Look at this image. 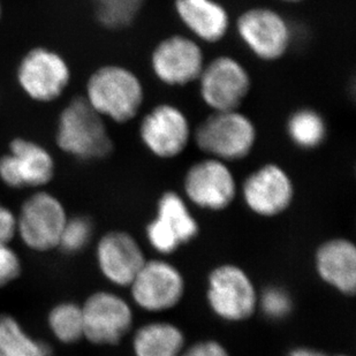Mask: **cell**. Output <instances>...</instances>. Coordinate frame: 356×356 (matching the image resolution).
I'll return each instance as SVG.
<instances>
[{
	"mask_svg": "<svg viewBox=\"0 0 356 356\" xmlns=\"http://www.w3.org/2000/svg\"><path fill=\"white\" fill-rule=\"evenodd\" d=\"M92 234V225L86 217L67 219L64 231L61 233L59 245L66 252H80L88 245Z\"/></svg>",
	"mask_w": 356,
	"mask_h": 356,
	"instance_id": "cell-24",
	"label": "cell"
},
{
	"mask_svg": "<svg viewBox=\"0 0 356 356\" xmlns=\"http://www.w3.org/2000/svg\"><path fill=\"white\" fill-rule=\"evenodd\" d=\"M54 175V161L47 149L35 142L15 138L10 152L0 157V180L10 188H36Z\"/></svg>",
	"mask_w": 356,
	"mask_h": 356,
	"instance_id": "cell-14",
	"label": "cell"
},
{
	"mask_svg": "<svg viewBox=\"0 0 356 356\" xmlns=\"http://www.w3.org/2000/svg\"><path fill=\"white\" fill-rule=\"evenodd\" d=\"M184 189L189 201L198 208L220 211L236 197V182L226 163L209 157L189 168Z\"/></svg>",
	"mask_w": 356,
	"mask_h": 356,
	"instance_id": "cell-9",
	"label": "cell"
},
{
	"mask_svg": "<svg viewBox=\"0 0 356 356\" xmlns=\"http://www.w3.org/2000/svg\"><path fill=\"white\" fill-rule=\"evenodd\" d=\"M197 148L210 159L224 161L245 159L257 140L255 124L241 112H213L193 133Z\"/></svg>",
	"mask_w": 356,
	"mask_h": 356,
	"instance_id": "cell-3",
	"label": "cell"
},
{
	"mask_svg": "<svg viewBox=\"0 0 356 356\" xmlns=\"http://www.w3.org/2000/svg\"><path fill=\"white\" fill-rule=\"evenodd\" d=\"M86 98L103 118L124 124L141 110L145 89L138 75L128 68L108 65L88 80Z\"/></svg>",
	"mask_w": 356,
	"mask_h": 356,
	"instance_id": "cell-2",
	"label": "cell"
},
{
	"mask_svg": "<svg viewBox=\"0 0 356 356\" xmlns=\"http://www.w3.org/2000/svg\"><path fill=\"white\" fill-rule=\"evenodd\" d=\"M51 347L29 336L14 317L0 315V356H51Z\"/></svg>",
	"mask_w": 356,
	"mask_h": 356,
	"instance_id": "cell-21",
	"label": "cell"
},
{
	"mask_svg": "<svg viewBox=\"0 0 356 356\" xmlns=\"http://www.w3.org/2000/svg\"><path fill=\"white\" fill-rule=\"evenodd\" d=\"M238 36L256 57L278 60L291 44V31L285 19L268 7H254L238 17Z\"/></svg>",
	"mask_w": 356,
	"mask_h": 356,
	"instance_id": "cell-7",
	"label": "cell"
},
{
	"mask_svg": "<svg viewBox=\"0 0 356 356\" xmlns=\"http://www.w3.org/2000/svg\"><path fill=\"white\" fill-rule=\"evenodd\" d=\"M261 306L266 316L280 319L287 316L292 310V300L280 289H269L263 293Z\"/></svg>",
	"mask_w": 356,
	"mask_h": 356,
	"instance_id": "cell-25",
	"label": "cell"
},
{
	"mask_svg": "<svg viewBox=\"0 0 356 356\" xmlns=\"http://www.w3.org/2000/svg\"><path fill=\"white\" fill-rule=\"evenodd\" d=\"M204 54L196 40L172 35L159 42L152 54V67L163 83L182 87L198 80L204 68Z\"/></svg>",
	"mask_w": 356,
	"mask_h": 356,
	"instance_id": "cell-13",
	"label": "cell"
},
{
	"mask_svg": "<svg viewBox=\"0 0 356 356\" xmlns=\"http://www.w3.org/2000/svg\"><path fill=\"white\" fill-rule=\"evenodd\" d=\"M319 277L345 296L356 289V248L346 238H333L318 247L315 256Z\"/></svg>",
	"mask_w": 356,
	"mask_h": 356,
	"instance_id": "cell-18",
	"label": "cell"
},
{
	"mask_svg": "<svg viewBox=\"0 0 356 356\" xmlns=\"http://www.w3.org/2000/svg\"><path fill=\"white\" fill-rule=\"evenodd\" d=\"M0 13H1V6H0Z\"/></svg>",
	"mask_w": 356,
	"mask_h": 356,
	"instance_id": "cell-31",
	"label": "cell"
},
{
	"mask_svg": "<svg viewBox=\"0 0 356 356\" xmlns=\"http://www.w3.org/2000/svg\"><path fill=\"white\" fill-rule=\"evenodd\" d=\"M242 196L252 212L263 217H275L289 209L294 197V187L284 168L266 164L245 179Z\"/></svg>",
	"mask_w": 356,
	"mask_h": 356,
	"instance_id": "cell-16",
	"label": "cell"
},
{
	"mask_svg": "<svg viewBox=\"0 0 356 356\" xmlns=\"http://www.w3.org/2000/svg\"><path fill=\"white\" fill-rule=\"evenodd\" d=\"M208 301L220 318L240 322L255 312L257 296L247 273L238 266L226 264L209 276Z\"/></svg>",
	"mask_w": 356,
	"mask_h": 356,
	"instance_id": "cell-6",
	"label": "cell"
},
{
	"mask_svg": "<svg viewBox=\"0 0 356 356\" xmlns=\"http://www.w3.org/2000/svg\"><path fill=\"white\" fill-rule=\"evenodd\" d=\"M282 1H286V3H301L303 0H282Z\"/></svg>",
	"mask_w": 356,
	"mask_h": 356,
	"instance_id": "cell-30",
	"label": "cell"
},
{
	"mask_svg": "<svg viewBox=\"0 0 356 356\" xmlns=\"http://www.w3.org/2000/svg\"><path fill=\"white\" fill-rule=\"evenodd\" d=\"M289 356H326L325 354L319 352L317 350H313V348H305V347H300V348H296L292 350Z\"/></svg>",
	"mask_w": 356,
	"mask_h": 356,
	"instance_id": "cell-29",
	"label": "cell"
},
{
	"mask_svg": "<svg viewBox=\"0 0 356 356\" xmlns=\"http://www.w3.org/2000/svg\"><path fill=\"white\" fill-rule=\"evenodd\" d=\"M197 233V222L181 196L175 192L163 194L157 204V215L147 227L150 245L161 254H172Z\"/></svg>",
	"mask_w": 356,
	"mask_h": 356,
	"instance_id": "cell-15",
	"label": "cell"
},
{
	"mask_svg": "<svg viewBox=\"0 0 356 356\" xmlns=\"http://www.w3.org/2000/svg\"><path fill=\"white\" fill-rule=\"evenodd\" d=\"M198 81L202 99L215 112L238 110L252 87L248 71L229 56L215 58L205 65Z\"/></svg>",
	"mask_w": 356,
	"mask_h": 356,
	"instance_id": "cell-5",
	"label": "cell"
},
{
	"mask_svg": "<svg viewBox=\"0 0 356 356\" xmlns=\"http://www.w3.org/2000/svg\"><path fill=\"white\" fill-rule=\"evenodd\" d=\"M291 141L301 149L318 148L326 138V124L322 115L313 108H300L287 121Z\"/></svg>",
	"mask_w": 356,
	"mask_h": 356,
	"instance_id": "cell-22",
	"label": "cell"
},
{
	"mask_svg": "<svg viewBox=\"0 0 356 356\" xmlns=\"http://www.w3.org/2000/svg\"><path fill=\"white\" fill-rule=\"evenodd\" d=\"M81 309L83 337L96 345H117L133 324L131 307L113 293H94Z\"/></svg>",
	"mask_w": 356,
	"mask_h": 356,
	"instance_id": "cell-8",
	"label": "cell"
},
{
	"mask_svg": "<svg viewBox=\"0 0 356 356\" xmlns=\"http://www.w3.org/2000/svg\"><path fill=\"white\" fill-rule=\"evenodd\" d=\"M21 262L8 243L0 242V286H5L20 276Z\"/></svg>",
	"mask_w": 356,
	"mask_h": 356,
	"instance_id": "cell-26",
	"label": "cell"
},
{
	"mask_svg": "<svg viewBox=\"0 0 356 356\" xmlns=\"http://www.w3.org/2000/svg\"><path fill=\"white\" fill-rule=\"evenodd\" d=\"M339 356H345V355H339Z\"/></svg>",
	"mask_w": 356,
	"mask_h": 356,
	"instance_id": "cell-32",
	"label": "cell"
},
{
	"mask_svg": "<svg viewBox=\"0 0 356 356\" xmlns=\"http://www.w3.org/2000/svg\"><path fill=\"white\" fill-rule=\"evenodd\" d=\"M180 356H229L225 347L213 340L196 343Z\"/></svg>",
	"mask_w": 356,
	"mask_h": 356,
	"instance_id": "cell-27",
	"label": "cell"
},
{
	"mask_svg": "<svg viewBox=\"0 0 356 356\" xmlns=\"http://www.w3.org/2000/svg\"><path fill=\"white\" fill-rule=\"evenodd\" d=\"M67 219L64 205L56 196L38 192L21 207L17 216V234L29 248L47 252L59 245Z\"/></svg>",
	"mask_w": 356,
	"mask_h": 356,
	"instance_id": "cell-4",
	"label": "cell"
},
{
	"mask_svg": "<svg viewBox=\"0 0 356 356\" xmlns=\"http://www.w3.org/2000/svg\"><path fill=\"white\" fill-rule=\"evenodd\" d=\"M175 8L186 28L205 43H217L229 31V13L216 0H175Z\"/></svg>",
	"mask_w": 356,
	"mask_h": 356,
	"instance_id": "cell-19",
	"label": "cell"
},
{
	"mask_svg": "<svg viewBox=\"0 0 356 356\" xmlns=\"http://www.w3.org/2000/svg\"><path fill=\"white\" fill-rule=\"evenodd\" d=\"M56 140L63 152L81 161L105 159L113 150L104 118L82 96L61 112Z\"/></svg>",
	"mask_w": 356,
	"mask_h": 356,
	"instance_id": "cell-1",
	"label": "cell"
},
{
	"mask_svg": "<svg viewBox=\"0 0 356 356\" xmlns=\"http://www.w3.org/2000/svg\"><path fill=\"white\" fill-rule=\"evenodd\" d=\"M49 326L54 337L65 343H73L83 338L82 309L73 302L54 307L49 314Z\"/></svg>",
	"mask_w": 356,
	"mask_h": 356,
	"instance_id": "cell-23",
	"label": "cell"
},
{
	"mask_svg": "<svg viewBox=\"0 0 356 356\" xmlns=\"http://www.w3.org/2000/svg\"><path fill=\"white\" fill-rule=\"evenodd\" d=\"M185 345L182 331L170 323H150L136 331L135 356H180Z\"/></svg>",
	"mask_w": 356,
	"mask_h": 356,
	"instance_id": "cell-20",
	"label": "cell"
},
{
	"mask_svg": "<svg viewBox=\"0 0 356 356\" xmlns=\"http://www.w3.org/2000/svg\"><path fill=\"white\" fill-rule=\"evenodd\" d=\"M129 287L138 307L157 313L171 309L180 302L185 282L175 266L155 259L145 261Z\"/></svg>",
	"mask_w": 356,
	"mask_h": 356,
	"instance_id": "cell-11",
	"label": "cell"
},
{
	"mask_svg": "<svg viewBox=\"0 0 356 356\" xmlns=\"http://www.w3.org/2000/svg\"><path fill=\"white\" fill-rule=\"evenodd\" d=\"M192 135L188 119L175 105L156 106L145 115L140 124L143 145L159 159H171L181 155Z\"/></svg>",
	"mask_w": 356,
	"mask_h": 356,
	"instance_id": "cell-10",
	"label": "cell"
},
{
	"mask_svg": "<svg viewBox=\"0 0 356 356\" xmlns=\"http://www.w3.org/2000/svg\"><path fill=\"white\" fill-rule=\"evenodd\" d=\"M70 78V68L63 57L44 47L29 51L17 70L21 88L38 102H51L59 97Z\"/></svg>",
	"mask_w": 356,
	"mask_h": 356,
	"instance_id": "cell-12",
	"label": "cell"
},
{
	"mask_svg": "<svg viewBox=\"0 0 356 356\" xmlns=\"http://www.w3.org/2000/svg\"><path fill=\"white\" fill-rule=\"evenodd\" d=\"M17 234V216L0 203V242L8 243Z\"/></svg>",
	"mask_w": 356,
	"mask_h": 356,
	"instance_id": "cell-28",
	"label": "cell"
},
{
	"mask_svg": "<svg viewBox=\"0 0 356 356\" xmlns=\"http://www.w3.org/2000/svg\"><path fill=\"white\" fill-rule=\"evenodd\" d=\"M145 261L141 247L128 233H108L98 243V266L105 278L115 285H131Z\"/></svg>",
	"mask_w": 356,
	"mask_h": 356,
	"instance_id": "cell-17",
	"label": "cell"
}]
</instances>
